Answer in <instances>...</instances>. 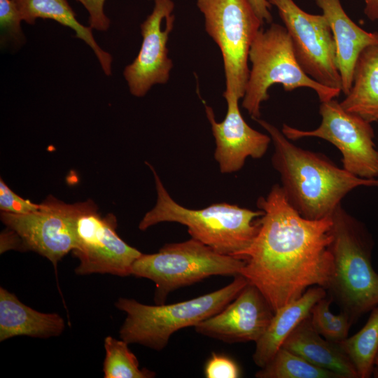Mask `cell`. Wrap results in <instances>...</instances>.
Wrapping results in <instances>:
<instances>
[{
	"label": "cell",
	"instance_id": "obj_1",
	"mask_svg": "<svg viewBox=\"0 0 378 378\" xmlns=\"http://www.w3.org/2000/svg\"><path fill=\"white\" fill-rule=\"evenodd\" d=\"M257 206L264 211L259 230L241 253V275L277 309L312 286L328 287L333 274L332 216L309 220L288 202L281 185L272 186Z\"/></svg>",
	"mask_w": 378,
	"mask_h": 378
},
{
	"label": "cell",
	"instance_id": "obj_2",
	"mask_svg": "<svg viewBox=\"0 0 378 378\" xmlns=\"http://www.w3.org/2000/svg\"><path fill=\"white\" fill-rule=\"evenodd\" d=\"M270 136L274 150L273 167L279 174L290 204L304 218L331 216L342 199L360 186L377 187L378 178H363L335 165L323 155L292 144L276 126L255 120Z\"/></svg>",
	"mask_w": 378,
	"mask_h": 378
},
{
	"label": "cell",
	"instance_id": "obj_3",
	"mask_svg": "<svg viewBox=\"0 0 378 378\" xmlns=\"http://www.w3.org/2000/svg\"><path fill=\"white\" fill-rule=\"evenodd\" d=\"M146 163L154 176L157 202L144 215L139 229L144 231L163 222L180 223L188 227L192 238L220 253L240 258L256 236L264 211L228 203L214 204L201 209L186 208L173 200L154 167Z\"/></svg>",
	"mask_w": 378,
	"mask_h": 378
},
{
	"label": "cell",
	"instance_id": "obj_4",
	"mask_svg": "<svg viewBox=\"0 0 378 378\" xmlns=\"http://www.w3.org/2000/svg\"><path fill=\"white\" fill-rule=\"evenodd\" d=\"M332 220L333 274L326 291L354 323L378 305V273L371 258L373 241L364 225L341 204Z\"/></svg>",
	"mask_w": 378,
	"mask_h": 378
},
{
	"label": "cell",
	"instance_id": "obj_5",
	"mask_svg": "<svg viewBox=\"0 0 378 378\" xmlns=\"http://www.w3.org/2000/svg\"><path fill=\"white\" fill-rule=\"evenodd\" d=\"M248 283L244 276L239 274L222 288L169 304L148 305L134 299L120 298L115 305L127 314L120 329V339L128 344H139L161 351L175 332L195 327L218 313Z\"/></svg>",
	"mask_w": 378,
	"mask_h": 378
},
{
	"label": "cell",
	"instance_id": "obj_6",
	"mask_svg": "<svg viewBox=\"0 0 378 378\" xmlns=\"http://www.w3.org/2000/svg\"><path fill=\"white\" fill-rule=\"evenodd\" d=\"M251 69L242 100V107L255 120L260 117V106L270 98V87L281 84L284 90L307 88L315 91L321 102L337 97L340 89L323 85L310 78L298 62L288 33L284 26L272 23L258 32L249 50Z\"/></svg>",
	"mask_w": 378,
	"mask_h": 378
},
{
	"label": "cell",
	"instance_id": "obj_7",
	"mask_svg": "<svg viewBox=\"0 0 378 378\" xmlns=\"http://www.w3.org/2000/svg\"><path fill=\"white\" fill-rule=\"evenodd\" d=\"M244 265V260L220 253L191 237L165 244L155 253H142L133 263L131 274L153 281L154 300L161 304L176 289L214 275L235 276Z\"/></svg>",
	"mask_w": 378,
	"mask_h": 378
},
{
	"label": "cell",
	"instance_id": "obj_8",
	"mask_svg": "<svg viewBox=\"0 0 378 378\" xmlns=\"http://www.w3.org/2000/svg\"><path fill=\"white\" fill-rule=\"evenodd\" d=\"M207 34L223 57L225 90L243 98L249 76L251 46L263 22L249 0H197Z\"/></svg>",
	"mask_w": 378,
	"mask_h": 378
},
{
	"label": "cell",
	"instance_id": "obj_9",
	"mask_svg": "<svg viewBox=\"0 0 378 378\" xmlns=\"http://www.w3.org/2000/svg\"><path fill=\"white\" fill-rule=\"evenodd\" d=\"M80 202L68 204L49 196L33 212L1 211L6 230L1 234V253L10 249L36 252L56 265L75 249V220Z\"/></svg>",
	"mask_w": 378,
	"mask_h": 378
},
{
	"label": "cell",
	"instance_id": "obj_10",
	"mask_svg": "<svg viewBox=\"0 0 378 378\" xmlns=\"http://www.w3.org/2000/svg\"><path fill=\"white\" fill-rule=\"evenodd\" d=\"M320 125L302 130L283 124L281 132L289 140L317 137L334 145L342 155V168L363 178H378V150L371 123L344 110L335 99L321 102Z\"/></svg>",
	"mask_w": 378,
	"mask_h": 378
},
{
	"label": "cell",
	"instance_id": "obj_11",
	"mask_svg": "<svg viewBox=\"0 0 378 378\" xmlns=\"http://www.w3.org/2000/svg\"><path fill=\"white\" fill-rule=\"evenodd\" d=\"M116 227L113 214L102 216L92 200L80 202L75 220L76 246L72 251L79 260L76 274H131L133 263L142 253L125 242Z\"/></svg>",
	"mask_w": 378,
	"mask_h": 378
},
{
	"label": "cell",
	"instance_id": "obj_12",
	"mask_svg": "<svg viewBox=\"0 0 378 378\" xmlns=\"http://www.w3.org/2000/svg\"><path fill=\"white\" fill-rule=\"evenodd\" d=\"M267 1L276 8L303 71L318 83L341 90L336 46L326 18L305 12L293 0Z\"/></svg>",
	"mask_w": 378,
	"mask_h": 378
},
{
	"label": "cell",
	"instance_id": "obj_13",
	"mask_svg": "<svg viewBox=\"0 0 378 378\" xmlns=\"http://www.w3.org/2000/svg\"><path fill=\"white\" fill-rule=\"evenodd\" d=\"M153 2L152 13L141 24L140 50L123 72L130 93L137 97L144 96L155 84L166 83L173 67L167 42L174 28V4L172 0Z\"/></svg>",
	"mask_w": 378,
	"mask_h": 378
},
{
	"label": "cell",
	"instance_id": "obj_14",
	"mask_svg": "<svg viewBox=\"0 0 378 378\" xmlns=\"http://www.w3.org/2000/svg\"><path fill=\"white\" fill-rule=\"evenodd\" d=\"M274 314L261 292L248 282L221 311L199 323L195 329L199 334L227 343L256 342Z\"/></svg>",
	"mask_w": 378,
	"mask_h": 378
},
{
	"label": "cell",
	"instance_id": "obj_15",
	"mask_svg": "<svg viewBox=\"0 0 378 378\" xmlns=\"http://www.w3.org/2000/svg\"><path fill=\"white\" fill-rule=\"evenodd\" d=\"M227 112L221 122H217L211 106L205 105L206 117L216 142L214 158L223 174L240 170L248 158H262L272 142L269 134L251 127L244 119L237 96L223 92Z\"/></svg>",
	"mask_w": 378,
	"mask_h": 378
},
{
	"label": "cell",
	"instance_id": "obj_16",
	"mask_svg": "<svg viewBox=\"0 0 378 378\" xmlns=\"http://www.w3.org/2000/svg\"><path fill=\"white\" fill-rule=\"evenodd\" d=\"M326 18L336 46V59L341 78V91L346 95L352 85L358 55L370 46H378V31H367L344 11L340 0H315Z\"/></svg>",
	"mask_w": 378,
	"mask_h": 378
},
{
	"label": "cell",
	"instance_id": "obj_17",
	"mask_svg": "<svg viewBox=\"0 0 378 378\" xmlns=\"http://www.w3.org/2000/svg\"><path fill=\"white\" fill-rule=\"evenodd\" d=\"M64 328L65 321L58 314L38 312L0 288V342L17 336L57 337Z\"/></svg>",
	"mask_w": 378,
	"mask_h": 378
},
{
	"label": "cell",
	"instance_id": "obj_18",
	"mask_svg": "<svg viewBox=\"0 0 378 378\" xmlns=\"http://www.w3.org/2000/svg\"><path fill=\"white\" fill-rule=\"evenodd\" d=\"M281 347L342 378H358L354 365L340 344L322 337L312 326L310 315L294 328Z\"/></svg>",
	"mask_w": 378,
	"mask_h": 378
},
{
	"label": "cell",
	"instance_id": "obj_19",
	"mask_svg": "<svg viewBox=\"0 0 378 378\" xmlns=\"http://www.w3.org/2000/svg\"><path fill=\"white\" fill-rule=\"evenodd\" d=\"M326 295L324 288L312 286L301 297L274 312L265 331L255 342V364L260 368L265 366L294 328L310 315L314 304Z\"/></svg>",
	"mask_w": 378,
	"mask_h": 378
},
{
	"label": "cell",
	"instance_id": "obj_20",
	"mask_svg": "<svg viewBox=\"0 0 378 378\" xmlns=\"http://www.w3.org/2000/svg\"><path fill=\"white\" fill-rule=\"evenodd\" d=\"M340 105L370 123L378 122V46H368L358 55L351 88Z\"/></svg>",
	"mask_w": 378,
	"mask_h": 378
},
{
	"label": "cell",
	"instance_id": "obj_21",
	"mask_svg": "<svg viewBox=\"0 0 378 378\" xmlns=\"http://www.w3.org/2000/svg\"><path fill=\"white\" fill-rule=\"evenodd\" d=\"M22 21L34 24L37 18L55 20L72 29L76 36L83 40L93 50L106 76L111 75L112 57L104 50L94 38L92 28L80 24L67 0H13Z\"/></svg>",
	"mask_w": 378,
	"mask_h": 378
},
{
	"label": "cell",
	"instance_id": "obj_22",
	"mask_svg": "<svg viewBox=\"0 0 378 378\" xmlns=\"http://www.w3.org/2000/svg\"><path fill=\"white\" fill-rule=\"evenodd\" d=\"M339 344L354 365L358 378L370 377L378 351V305L370 311L366 323L358 332Z\"/></svg>",
	"mask_w": 378,
	"mask_h": 378
},
{
	"label": "cell",
	"instance_id": "obj_23",
	"mask_svg": "<svg viewBox=\"0 0 378 378\" xmlns=\"http://www.w3.org/2000/svg\"><path fill=\"white\" fill-rule=\"evenodd\" d=\"M257 378H342L334 372L316 366L302 357L281 347L272 360L258 370Z\"/></svg>",
	"mask_w": 378,
	"mask_h": 378
},
{
	"label": "cell",
	"instance_id": "obj_24",
	"mask_svg": "<svg viewBox=\"0 0 378 378\" xmlns=\"http://www.w3.org/2000/svg\"><path fill=\"white\" fill-rule=\"evenodd\" d=\"M128 343L111 336L104 339L106 356L103 364L104 378H152L155 373L146 368L141 369Z\"/></svg>",
	"mask_w": 378,
	"mask_h": 378
},
{
	"label": "cell",
	"instance_id": "obj_25",
	"mask_svg": "<svg viewBox=\"0 0 378 378\" xmlns=\"http://www.w3.org/2000/svg\"><path fill=\"white\" fill-rule=\"evenodd\" d=\"M332 299L327 295L318 301L312 307L310 317L314 328L325 339L340 343L348 337L353 324L349 316L341 311L339 314L330 312Z\"/></svg>",
	"mask_w": 378,
	"mask_h": 378
},
{
	"label": "cell",
	"instance_id": "obj_26",
	"mask_svg": "<svg viewBox=\"0 0 378 378\" xmlns=\"http://www.w3.org/2000/svg\"><path fill=\"white\" fill-rule=\"evenodd\" d=\"M22 21L20 11L13 0H0V25L1 38L20 41Z\"/></svg>",
	"mask_w": 378,
	"mask_h": 378
},
{
	"label": "cell",
	"instance_id": "obj_27",
	"mask_svg": "<svg viewBox=\"0 0 378 378\" xmlns=\"http://www.w3.org/2000/svg\"><path fill=\"white\" fill-rule=\"evenodd\" d=\"M41 204H35L24 200L15 193L3 181L0 179V209L1 211L24 214L38 210Z\"/></svg>",
	"mask_w": 378,
	"mask_h": 378
},
{
	"label": "cell",
	"instance_id": "obj_28",
	"mask_svg": "<svg viewBox=\"0 0 378 378\" xmlns=\"http://www.w3.org/2000/svg\"><path fill=\"white\" fill-rule=\"evenodd\" d=\"M204 375L206 378H237L240 370L230 358L213 353L205 365Z\"/></svg>",
	"mask_w": 378,
	"mask_h": 378
},
{
	"label": "cell",
	"instance_id": "obj_29",
	"mask_svg": "<svg viewBox=\"0 0 378 378\" xmlns=\"http://www.w3.org/2000/svg\"><path fill=\"white\" fill-rule=\"evenodd\" d=\"M88 10L89 23L92 29L106 31L110 27V20L105 15L104 6L106 0H77Z\"/></svg>",
	"mask_w": 378,
	"mask_h": 378
},
{
	"label": "cell",
	"instance_id": "obj_30",
	"mask_svg": "<svg viewBox=\"0 0 378 378\" xmlns=\"http://www.w3.org/2000/svg\"><path fill=\"white\" fill-rule=\"evenodd\" d=\"M258 18L264 23H271L272 16L270 11L271 4L267 0H249Z\"/></svg>",
	"mask_w": 378,
	"mask_h": 378
},
{
	"label": "cell",
	"instance_id": "obj_31",
	"mask_svg": "<svg viewBox=\"0 0 378 378\" xmlns=\"http://www.w3.org/2000/svg\"><path fill=\"white\" fill-rule=\"evenodd\" d=\"M365 2L364 13L372 20H378V0H363Z\"/></svg>",
	"mask_w": 378,
	"mask_h": 378
},
{
	"label": "cell",
	"instance_id": "obj_32",
	"mask_svg": "<svg viewBox=\"0 0 378 378\" xmlns=\"http://www.w3.org/2000/svg\"><path fill=\"white\" fill-rule=\"evenodd\" d=\"M372 375L374 377L378 378V351L374 358V368L372 371Z\"/></svg>",
	"mask_w": 378,
	"mask_h": 378
}]
</instances>
